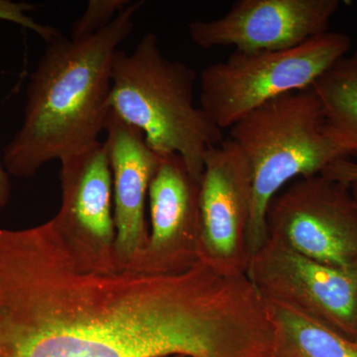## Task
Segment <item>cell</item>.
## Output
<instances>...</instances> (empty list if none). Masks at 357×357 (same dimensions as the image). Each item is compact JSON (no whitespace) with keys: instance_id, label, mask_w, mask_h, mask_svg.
<instances>
[{"instance_id":"cell-1","label":"cell","mask_w":357,"mask_h":357,"mask_svg":"<svg viewBox=\"0 0 357 357\" xmlns=\"http://www.w3.org/2000/svg\"><path fill=\"white\" fill-rule=\"evenodd\" d=\"M143 6L131 1L109 25L86 38L60 34L47 44L26 89L22 126L4 149L9 175L34 177L52 160L98 141L112 109L114 57Z\"/></svg>"},{"instance_id":"cell-2","label":"cell","mask_w":357,"mask_h":357,"mask_svg":"<svg viewBox=\"0 0 357 357\" xmlns=\"http://www.w3.org/2000/svg\"><path fill=\"white\" fill-rule=\"evenodd\" d=\"M195 70L166 57L158 36L146 33L133 52L119 50L112 67V109L144 134L158 155L177 154L201 182L206 150L223 131L195 105Z\"/></svg>"},{"instance_id":"cell-3","label":"cell","mask_w":357,"mask_h":357,"mask_svg":"<svg viewBox=\"0 0 357 357\" xmlns=\"http://www.w3.org/2000/svg\"><path fill=\"white\" fill-rule=\"evenodd\" d=\"M229 139L250 170L252 204L248 229L251 257L268 239L267 211L286 185L319 175L344 152L326 133L314 89L294 91L265 103L229 128Z\"/></svg>"},{"instance_id":"cell-4","label":"cell","mask_w":357,"mask_h":357,"mask_svg":"<svg viewBox=\"0 0 357 357\" xmlns=\"http://www.w3.org/2000/svg\"><path fill=\"white\" fill-rule=\"evenodd\" d=\"M351 38L328 31L287 50L234 51L199 76V107L227 129L275 98L312 88L351 50Z\"/></svg>"},{"instance_id":"cell-5","label":"cell","mask_w":357,"mask_h":357,"mask_svg":"<svg viewBox=\"0 0 357 357\" xmlns=\"http://www.w3.org/2000/svg\"><path fill=\"white\" fill-rule=\"evenodd\" d=\"M268 237L330 266L357 261V206L351 185L319 175L293 181L272 199Z\"/></svg>"},{"instance_id":"cell-6","label":"cell","mask_w":357,"mask_h":357,"mask_svg":"<svg viewBox=\"0 0 357 357\" xmlns=\"http://www.w3.org/2000/svg\"><path fill=\"white\" fill-rule=\"evenodd\" d=\"M246 275L263 300L357 342V261L347 267L321 264L268 237Z\"/></svg>"},{"instance_id":"cell-7","label":"cell","mask_w":357,"mask_h":357,"mask_svg":"<svg viewBox=\"0 0 357 357\" xmlns=\"http://www.w3.org/2000/svg\"><path fill=\"white\" fill-rule=\"evenodd\" d=\"M252 184L248 162L229 138L206 150L199 188V260L225 276L248 274Z\"/></svg>"},{"instance_id":"cell-8","label":"cell","mask_w":357,"mask_h":357,"mask_svg":"<svg viewBox=\"0 0 357 357\" xmlns=\"http://www.w3.org/2000/svg\"><path fill=\"white\" fill-rule=\"evenodd\" d=\"M340 0H239L222 17L194 20L189 35L203 49L280 51L330 31Z\"/></svg>"},{"instance_id":"cell-9","label":"cell","mask_w":357,"mask_h":357,"mask_svg":"<svg viewBox=\"0 0 357 357\" xmlns=\"http://www.w3.org/2000/svg\"><path fill=\"white\" fill-rule=\"evenodd\" d=\"M62 204L52 222L84 257L121 269L114 255V184L105 141L60 160Z\"/></svg>"},{"instance_id":"cell-10","label":"cell","mask_w":357,"mask_h":357,"mask_svg":"<svg viewBox=\"0 0 357 357\" xmlns=\"http://www.w3.org/2000/svg\"><path fill=\"white\" fill-rule=\"evenodd\" d=\"M150 183V229L140 272L178 273L199 261V188L177 154L158 155Z\"/></svg>"},{"instance_id":"cell-11","label":"cell","mask_w":357,"mask_h":357,"mask_svg":"<svg viewBox=\"0 0 357 357\" xmlns=\"http://www.w3.org/2000/svg\"><path fill=\"white\" fill-rule=\"evenodd\" d=\"M105 133L114 184L115 260L121 269L139 271L149 239L146 199L159 157L144 134L112 109Z\"/></svg>"},{"instance_id":"cell-12","label":"cell","mask_w":357,"mask_h":357,"mask_svg":"<svg viewBox=\"0 0 357 357\" xmlns=\"http://www.w3.org/2000/svg\"><path fill=\"white\" fill-rule=\"evenodd\" d=\"M312 88L321 102L326 135L357 164V48L335 63Z\"/></svg>"},{"instance_id":"cell-13","label":"cell","mask_w":357,"mask_h":357,"mask_svg":"<svg viewBox=\"0 0 357 357\" xmlns=\"http://www.w3.org/2000/svg\"><path fill=\"white\" fill-rule=\"evenodd\" d=\"M264 302L273 328L274 357H357V342L283 305Z\"/></svg>"},{"instance_id":"cell-14","label":"cell","mask_w":357,"mask_h":357,"mask_svg":"<svg viewBox=\"0 0 357 357\" xmlns=\"http://www.w3.org/2000/svg\"><path fill=\"white\" fill-rule=\"evenodd\" d=\"M130 3L129 0H89L83 15L73 25L70 38L84 39L100 32Z\"/></svg>"},{"instance_id":"cell-15","label":"cell","mask_w":357,"mask_h":357,"mask_svg":"<svg viewBox=\"0 0 357 357\" xmlns=\"http://www.w3.org/2000/svg\"><path fill=\"white\" fill-rule=\"evenodd\" d=\"M36 6L28 2H16L11 0H0V20L7 21L13 24L20 25L38 35L45 43H50L52 40L61 34L57 28L53 26L37 22L29 15Z\"/></svg>"},{"instance_id":"cell-16","label":"cell","mask_w":357,"mask_h":357,"mask_svg":"<svg viewBox=\"0 0 357 357\" xmlns=\"http://www.w3.org/2000/svg\"><path fill=\"white\" fill-rule=\"evenodd\" d=\"M331 177L347 185L357 183V164L349 159L335 162L330 168Z\"/></svg>"},{"instance_id":"cell-17","label":"cell","mask_w":357,"mask_h":357,"mask_svg":"<svg viewBox=\"0 0 357 357\" xmlns=\"http://www.w3.org/2000/svg\"><path fill=\"white\" fill-rule=\"evenodd\" d=\"M11 195V184L9 174L3 165V160L0 157V211L6 208Z\"/></svg>"},{"instance_id":"cell-18","label":"cell","mask_w":357,"mask_h":357,"mask_svg":"<svg viewBox=\"0 0 357 357\" xmlns=\"http://www.w3.org/2000/svg\"><path fill=\"white\" fill-rule=\"evenodd\" d=\"M351 191L352 197H354V203H356L357 206V183H354V184L351 185Z\"/></svg>"},{"instance_id":"cell-19","label":"cell","mask_w":357,"mask_h":357,"mask_svg":"<svg viewBox=\"0 0 357 357\" xmlns=\"http://www.w3.org/2000/svg\"><path fill=\"white\" fill-rule=\"evenodd\" d=\"M168 357H185V356H168Z\"/></svg>"}]
</instances>
